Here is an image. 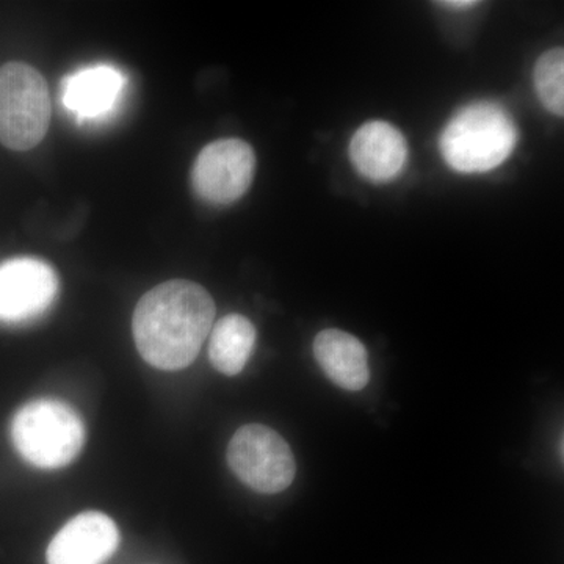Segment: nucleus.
<instances>
[{"instance_id": "9d476101", "label": "nucleus", "mask_w": 564, "mask_h": 564, "mask_svg": "<svg viewBox=\"0 0 564 564\" xmlns=\"http://www.w3.org/2000/svg\"><path fill=\"white\" fill-rule=\"evenodd\" d=\"M124 85L120 69L109 65L88 66L63 80V106L80 120H98L117 107Z\"/></svg>"}, {"instance_id": "9b49d317", "label": "nucleus", "mask_w": 564, "mask_h": 564, "mask_svg": "<svg viewBox=\"0 0 564 564\" xmlns=\"http://www.w3.org/2000/svg\"><path fill=\"white\" fill-rule=\"evenodd\" d=\"M315 361L334 384L358 392L370 381L369 352L358 337L325 329L314 340Z\"/></svg>"}, {"instance_id": "f03ea898", "label": "nucleus", "mask_w": 564, "mask_h": 564, "mask_svg": "<svg viewBox=\"0 0 564 564\" xmlns=\"http://www.w3.org/2000/svg\"><path fill=\"white\" fill-rule=\"evenodd\" d=\"M518 126L500 104L477 101L456 111L440 137L444 162L454 172H492L513 154Z\"/></svg>"}, {"instance_id": "0eeeda50", "label": "nucleus", "mask_w": 564, "mask_h": 564, "mask_svg": "<svg viewBox=\"0 0 564 564\" xmlns=\"http://www.w3.org/2000/svg\"><path fill=\"white\" fill-rule=\"evenodd\" d=\"M58 276L50 263L33 258L0 263V322L40 317L57 299Z\"/></svg>"}, {"instance_id": "6e6552de", "label": "nucleus", "mask_w": 564, "mask_h": 564, "mask_svg": "<svg viewBox=\"0 0 564 564\" xmlns=\"http://www.w3.org/2000/svg\"><path fill=\"white\" fill-rule=\"evenodd\" d=\"M120 532L109 516L87 511L63 525L47 547V564H104L117 552Z\"/></svg>"}, {"instance_id": "1a4fd4ad", "label": "nucleus", "mask_w": 564, "mask_h": 564, "mask_svg": "<svg viewBox=\"0 0 564 564\" xmlns=\"http://www.w3.org/2000/svg\"><path fill=\"white\" fill-rule=\"evenodd\" d=\"M350 161L364 180L386 184L397 180L408 163V141L388 121L362 124L350 140Z\"/></svg>"}, {"instance_id": "39448f33", "label": "nucleus", "mask_w": 564, "mask_h": 564, "mask_svg": "<svg viewBox=\"0 0 564 564\" xmlns=\"http://www.w3.org/2000/svg\"><path fill=\"white\" fill-rule=\"evenodd\" d=\"M228 464L242 484L262 494L285 491L296 474L295 456L281 434L261 423L237 430Z\"/></svg>"}, {"instance_id": "f257e3e1", "label": "nucleus", "mask_w": 564, "mask_h": 564, "mask_svg": "<svg viewBox=\"0 0 564 564\" xmlns=\"http://www.w3.org/2000/svg\"><path fill=\"white\" fill-rule=\"evenodd\" d=\"M214 321V299L203 285L185 280L163 282L137 304L133 340L144 361L172 372L195 361Z\"/></svg>"}, {"instance_id": "7ed1b4c3", "label": "nucleus", "mask_w": 564, "mask_h": 564, "mask_svg": "<svg viewBox=\"0 0 564 564\" xmlns=\"http://www.w3.org/2000/svg\"><path fill=\"white\" fill-rule=\"evenodd\" d=\"M11 436L25 462L41 469H58L80 454L85 426L69 404L36 400L14 415Z\"/></svg>"}, {"instance_id": "ddd939ff", "label": "nucleus", "mask_w": 564, "mask_h": 564, "mask_svg": "<svg viewBox=\"0 0 564 564\" xmlns=\"http://www.w3.org/2000/svg\"><path fill=\"white\" fill-rule=\"evenodd\" d=\"M534 90L545 110L555 117L564 115V51L563 47L544 52L533 70Z\"/></svg>"}, {"instance_id": "20e7f679", "label": "nucleus", "mask_w": 564, "mask_h": 564, "mask_svg": "<svg viewBox=\"0 0 564 564\" xmlns=\"http://www.w3.org/2000/svg\"><path fill=\"white\" fill-rule=\"evenodd\" d=\"M52 117L47 82L40 70L22 62L0 68V143L29 151L46 137Z\"/></svg>"}, {"instance_id": "423d86ee", "label": "nucleus", "mask_w": 564, "mask_h": 564, "mask_svg": "<svg viewBox=\"0 0 564 564\" xmlns=\"http://www.w3.org/2000/svg\"><path fill=\"white\" fill-rule=\"evenodd\" d=\"M256 173V154L250 143L223 139L207 144L192 169L193 191L204 202L226 206L242 198Z\"/></svg>"}, {"instance_id": "4468645a", "label": "nucleus", "mask_w": 564, "mask_h": 564, "mask_svg": "<svg viewBox=\"0 0 564 564\" xmlns=\"http://www.w3.org/2000/svg\"><path fill=\"white\" fill-rule=\"evenodd\" d=\"M436 6L451 11H469L480 6V2L477 0H444V2H436Z\"/></svg>"}, {"instance_id": "f8f14e48", "label": "nucleus", "mask_w": 564, "mask_h": 564, "mask_svg": "<svg viewBox=\"0 0 564 564\" xmlns=\"http://www.w3.org/2000/svg\"><path fill=\"white\" fill-rule=\"evenodd\" d=\"M254 325L240 314L220 318L210 329L212 366L226 377H236L250 361L256 345Z\"/></svg>"}]
</instances>
